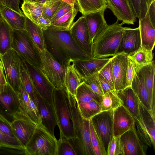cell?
<instances>
[{"mask_svg": "<svg viewBox=\"0 0 155 155\" xmlns=\"http://www.w3.org/2000/svg\"><path fill=\"white\" fill-rule=\"evenodd\" d=\"M43 31L46 49L62 65L66 66L71 61L94 58L78 46L70 29L59 30L50 25Z\"/></svg>", "mask_w": 155, "mask_h": 155, "instance_id": "obj_1", "label": "cell"}, {"mask_svg": "<svg viewBox=\"0 0 155 155\" xmlns=\"http://www.w3.org/2000/svg\"><path fill=\"white\" fill-rule=\"evenodd\" d=\"M119 20L107 26L94 38L92 43V55L94 58H106L117 54L124 27Z\"/></svg>", "mask_w": 155, "mask_h": 155, "instance_id": "obj_2", "label": "cell"}, {"mask_svg": "<svg viewBox=\"0 0 155 155\" xmlns=\"http://www.w3.org/2000/svg\"><path fill=\"white\" fill-rule=\"evenodd\" d=\"M68 92L75 141L81 154L94 155L91 143L90 120L82 117L75 97Z\"/></svg>", "mask_w": 155, "mask_h": 155, "instance_id": "obj_3", "label": "cell"}, {"mask_svg": "<svg viewBox=\"0 0 155 155\" xmlns=\"http://www.w3.org/2000/svg\"><path fill=\"white\" fill-rule=\"evenodd\" d=\"M54 104L60 138H75L71 120L68 91L65 88L54 89Z\"/></svg>", "mask_w": 155, "mask_h": 155, "instance_id": "obj_4", "label": "cell"}, {"mask_svg": "<svg viewBox=\"0 0 155 155\" xmlns=\"http://www.w3.org/2000/svg\"><path fill=\"white\" fill-rule=\"evenodd\" d=\"M12 48L28 64L41 70L42 62L40 52L25 30L12 29Z\"/></svg>", "mask_w": 155, "mask_h": 155, "instance_id": "obj_5", "label": "cell"}, {"mask_svg": "<svg viewBox=\"0 0 155 155\" xmlns=\"http://www.w3.org/2000/svg\"><path fill=\"white\" fill-rule=\"evenodd\" d=\"M58 140L41 124L35 131L25 150L26 155H57Z\"/></svg>", "mask_w": 155, "mask_h": 155, "instance_id": "obj_6", "label": "cell"}, {"mask_svg": "<svg viewBox=\"0 0 155 155\" xmlns=\"http://www.w3.org/2000/svg\"><path fill=\"white\" fill-rule=\"evenodd\" d=\"M42 62L40 70L55 89L65 88L64 79L66 66L59 63L46 49L40 52Z\"/></svg>", "mask_w": 155, "mask_h": 155, "instance_id": "obj_7", "label": "cell"}, {"mask_svg": "<svg viewBox=\"0 0 155 155\" xmlns=\"http://www.w3.org/2000/svg\"><path fill=\"white\" fill-rule=\"evenodd\" d=\"M134 117L139 138L147 146L152 145L155 150V117L140 101L138 115Z\"/></svg>", "mask_w": 155, "mask_h": 155, "instance_id": "obj_8", "label": "cell"}, {"mask_svg": "<svg viewBox=\"0 0 155 155\" xmlns=\"http://www.w3.org/2000/svg\"><path fill=\"white\" fill-rule=\"evenodd\" d=\"M7 83L18 92L21 81V58L17 52L11 48L0 55Z\"/></svg>", "mask_w": 155, "mask_h": 155, "instance_id": "obj_9", "label": "cell"}, {"mask_svg": "<svg viewBox=\"0 0 155 155\" xmlns=\"http://www.w3.org/2000/svg\"><path fill=\"white\" fill-rule=\"evenodd\" d=\"M113 114L114 110H112L100 111L89 120L106 151L113 135Z\"/></svg>", "mask_w": 155, "mask_h": 155, "instance_id": "obj_10", "label": "cell"}, {"mask_svg": "<svg viewBox=\"0 0 155 155\" xmlns=\"http://www.w3.org/2000/svg\"><path fill=\"white\" fill-rule=\"evenodd\" d=\"M27 64L37 93L54 109L53 96L54 88L40 70Z\"/></svg>", "mask_w": 155, "mask_h": 155, "instance_id": "obj_11", "label": "cell"}, {"mask_svg": "<svg viewBox=\"0 0 155 155\" xmlns=\"http://www.w3.org/2000/svg\"><path fill=\"white\" fill-rule=\"evenodd\" d=\"M70 31L72 37L78 46L92 57V44L90 42L89 32L84 15H83L73 23Z\"/></svg>", "mask_w": 155, "mask_h": 155, "instance_id": "obj_12", "label": "cell"}, {"mask_svg": "<svg viewBox=\"0 0 155 155\" xmlns=\"http://www.w3.org/2000/svg\"><path fill=\"white\" fill-rule=\"evenodd\" d=\"M123 155H146L148 146L141 140L135 125L120 136Z\"/></svg>", "mask_w": 155, "mask_h": 155, "instance_id": "obj_13", "label": "cell"}, {"mask_svg": "<svg viewBox=\"0 0 155 155\" xmlns=\"http://www.w3.org/2000/svg\"><path fill=\"white\" fill-rule=\"evenodd\" d=\"M135 125L133 115L122 104L114 110L113 135L120 137Z\"/></svg>", "mask_w": 155, "mask_h": 155, "instance_id": "obj_14", "label": "cell"}, {"mask_svg": "<svg viewBox=\"0 0 155 155\" xmlns=\"http://www.w3.org/2000/svg\"><path fill=\"white\" fill-rule=\"evenodd\" d=\"M114 90L124 89L126 86V73L128 61V55L122 53L113 56L111 60Z\"/></svg>", "mask_w": 155, "mask_h": 155, "instance_id": "obj_15", "label": "cell"}, {"mask_svg": "<svg viewBox=\"0 0 155 155\" xmlns=\"http://www.w3.org/2000/svg\"><path fill=\"white\" fill-rule=\"evenodd\" d=\"M107 8L124 24L134 25L136 22L129 0H107Z\"/></svg>", "mask_w": 155, "mask_h": 155, "instance_id": "obj_16", "label": "cell"}, {"mask_svg": "<svg viewBox=\"0 0 155 155\" xmlns=\"http://www.w3.org/2000/svg\"><path fill=\"white\" fill-rule=\"evenodd\" d=\"M141 41L139 27H127L124 31L117 54L124 53L130 55L141 47Z\"/></svg>", "mask_w": 155, "mask_h": 155, "instance_id": "obj_17", "label": "cell"}, {"mask_svg": "<svg viewBox=\"0 0 155 155\" xmlns=\"http://www.w3.org/2000/svg\"><path fill=\"white\" fill-rule=\"evenodd\" d=\"M18 94L19 107L18 111L37 124L41 121L38 107L25 90L21 80Z\"/></svg>", "mask_w": 155, "mask_h": 155, "instance_id": "obj_18", "label": "cell"}, {"mask_svg": "<svg viewBox=\"0 0 155 155\" xmlns=\"http://www.w3.org/2000/svg\"><path fill=\"white\" fill-rule=\"evenodd\" d=\"M11 123L15 136L25 150L38 124L32 121L23 119L13 118Z\"/></svg>", "mask_w": 155, "mask_h": 155, "instance_id": "obj_19", "label": "cell"}, {"mask_svg": "<svg viewBox=\"0 0 155 155\" xmlns=\"http://www.w3.org/2000/svg\"><path fill=\"white\" fill-rule=\"evenodd\" d=\"M111 60L93 58L71 61L82 78L90 76L99 71Z\"/></svg>", "mask_w": 155, "mask_h": 155, "instance_id": "obj_20", "label": "cell"}, {"mask_svg": "<svg viewBox=\"0 0 155 155\" xmlns=\"http://www.w3.org/2000/svg\"><path fill=\"white\" fill-rule=\"evenodd\" d=\"M37 107L41 119V124L52 136L57 125L54 109L48 105L37 93Z\"/></svg>", "mask_w": 155, "mask_h": 155, "instance_id": "obj_21", "label": "cell"}, {"mask_svg": "<svg viewBox=\"0 0 155 155\" xmlns=\"http://www.w3.org/2000/svg\"><path fill=\"white\" fill-rule=\"evenodd\" d=\"M141 47L146 50L153 51L155 44V26L152 23L148 11L145 16L139 20Z\"/></svg>", "mask_w": 155, "mask_h": 155, "instance_id": "obj_22", "label": "cell"}, {"mask_svg": "<svg viewBox=\"0 0 155 155\" xmlns=\"http://www.w3.org/2000/svg\"><path fill=\"white\" fill-rule=\"evenodd\" d=\"M140 70L141 72L144 84L148 93L151 107V112L153 116L155 117V64L154 61L143 66Z\"/></svg>", "mask_w": 155, "mask_h": 155, "instance_id": "obj_23", "label": "cell"}, {"mask_svg": "<svg viewBox=\"0 0 155 155\" xmlns=\"http://www.w3.org/2000/svg\"><path fill=\"white\" fill-rule=\"evenodd\" d=\"M105 10L103 9L84 15L91 44L95 37L108 25L104 16Z\"/></svg>", "mask_w": 155, "mask_h": 155, "instance_id": "obj_24", "label": "cell"}, {"mask_svg": "<svg viewBox=\"0 0 155 155\" xmlns=\"http://www.w3.org/2000/svg\"><path fill=\"white\" fill-rule=\"evenodd\" d=\"M115 91L122 101V105L134 117H137L139 114L140 101L131 86L127 87L123 90Z\"/></svg>", "mask_w": 155, "mask_h": 155, "instance_id": "obj_25", "label": "cell"}, {"mask_svg": "<svg viewBox=\"0 0 155 155\" xmlns=\"http://www.w3.org/2000/svg\"><path fill=\"white\" fill-rule=\"evenodd\" d=\"M0 104L11 116L18 110L19 102L17 92L8 84L5 90L0 93Z\"/></svg>", "mask_w": 155, "mask_h": 155, "instance_id": "obj_26", "label": "cell"}, {"mask_svg": "<svg viewBox=\"0 0 155 155\" xmlns=\"http://www.w3.org/2000/svg\"><path fill=\"white\" fill-rule=\"evenodd\" d=\"M0 14L13 30L25 29L24 15L18 13L5 5H0Z\"/></svg>", "mask_w": 155, "mask_h": 155, "instance_id": "obj_27", "label": "cell"}, {"mask_svg": "<svg viewBox=\"0 0 155 155\" xmlns=\"http://www.w3.org/2000/svg\"><path fill=\"white\" fill-rule=\"evenodd\" d=\"M131 86L141 103L151 111V107L148 93L140 70L137 71H135Z\"/></svg>", "mask_w": 155, "mask_h": 155, "instance_id": "obj_28", "label": "cell"}, {"mask_svg": "<svg viewBox=\"0 0 155 155\" xmlns=\"http://www.w3.org/2000/svg\"><path fill=\"white\" fill-rule=\"evenodd\" d=\"M82 82V77L70 61L66 65L64 79L65 88L75 97L77 89Z\"/></svg>", "mask_w": 155, "mask_h": 155, "instance_id": "obj_29", "label": "cell"}, {"mask_svg": "<svg viewBox=\"0 0 155 155\" xmlns=\"http://www.w3.org/2000/svg\"><path fill=\"white\" fill-rule=\"evenodd\" d=\"M25 30L40 52L46 49L43 30L26 16Z\"/></svg>", "mask_w": 155, "mask_h": 155, "instance_id": "obj_30", "label": "cell"}, {"mask_svg": "<svg viewBox=\"0 0 155 155\" xmlns=\"http://www.w3.org/2000/svg\"><path fill=\"white\" fill-rule=\"evenodd\" d=\"M12 29L1 16L0 17V55L12 48Z\"/></svg>", "mask_w": 155, "mask_h": 155, "instance_id": "obj_31", "label": "cell"}, {"mask_svg": "<svg viewBox=\"0 0 155 155\" xmlns=\"http://www.w3.org/2000/svg\"><path fill=\"white\" fill-rule=\"evenodd\" d=\"M20 79L31 100L37 107V92L31 77L27 63L21 58Z\"/></svg>", "mask_w": 155, "mask_h": 155, "instance_id": "obj_32", "label": "cell"}, {"mask_svg": "<svg viewBox=\"0 0 155 155\" xmlns=\"http://www.w3.org/2000/svg\"><path fill=\"white\" fill-rule=\"evenodd\" d=\"M152 51L146 50L140 47L134 53L128 56L134 65L135 71L139 70L153 61Z\"/></svg>", "mask_w": 155, "mask_h": 155, "instance_id": "obj_33", "label": "cell"}, {"mask_svg": "<svg viewBox=\"0 0 155 155\" xmlns=\"http://www.w3.org/2000/svg\"><path fill=\"white\" fill-rule=\"evenodd\" d=\"M44 3L33 1L23 2L21 8L25 16L36 24L38 18L41 15Z\"/></svg>", "mask_w": 155, "mask_h": 155, "instance_id": "obj_34", "label": "cell"}, {"mask_svg": "<svg viewBox=\"0 0 155 155\" xmlns=\"http://www.w3.org/2000/svg\"><path fill=\"white\" fill-rule=\"evenodd\" d=\"M77 4L83 15L107 8L105 0H77Z\"/></svg>", "mask_w": 155, "mask_h": 155, "instance_id": "obj_35", "label": "cell"}, {"mask_svg": "<svg viewBox=\"0 0 155 155\" xmlns=\"http://www.w3.org/2000/svg\"><path fill=\"white\" fill-rule=\"evenodd\" d=\"M1 150L25 154V149L18 139L9 136L0 130V150Z\"/></svg>", "mask_w": 155, "mask_h": 155, "instance_id": "obj_36", "label": "cell"}, {"mask_svg": "<svg viewBox=\"0 0 155 155\" xmlns=\"http://www.w3.org/2000/svg\"><path fill=\"white\" fill-rule=\"evenodd\" d=\"M77 102L81 115L86 119L90 120L92 117L101 111V104L96 101L85 102L77 101Z\"/></svg>", "mask_w": 155, "mask_h": 155, "instance_id": "obj_37", "label": "cell"}, {"mask_svg": "<svg viewBox=\"0 0 155 155\" xmlns=\"http://www.w3.org/2000/svg\"><path fill=\"white\" fill-rule=\"evenodd\" d=\"M81 155L75 138H60L58 140L57 155Z\"/></svg>", "mask_w": 155, "mask_h": 155, "instance_id": "obj_38", "label": "cell"}, {"mask_svg": "<svg viewBox=\"0 0 155 155\" xmlns=\"http://www.w3.org/2000/svg\"><path fill=\"white\" fill-rule=\"evenodd\" d=\"M79 11L76 4L71 10L54 22L51 25L54 28L61 30L70 29L75 17Z\"/></svg>", "mask_w": 155, "mask_h": 155, "instance_id": "obj_39", "label": "cell"}, {"mask_svg": "<svg viewBox=\"0 0 155 155\" xmlns=\"http://www.w3.org/2000/svg\"><path fill=\"white\" fill-rule=\"evenodd\" d=\"M122 104V101L116 94L115 90L110 91L102 96L101 111L114 110Z\"/></svg>", "mask_w": 155, "mask_h": 155, "instance_id": "obj_40", "label": "cell"}, {"mask_svg": "<svg viewBox=\"0 0 155 155\" xmlns=\"http://www.w3.org/2000/svg\"><path fill=\"white\" fill-rule=\"evenodd\" d=\"M91 143L94 155H107V151L90 121Z\"/></svg>", "mask_w": 155, "mask_h": 155, "instance_id": "obj_41", "label": "cell"}, {"mask_svg": "<svg viewBox=\"0 0 155 155\" xmlns=\"http://www.w3.org/2000/svg\"><path fill=\"white\" fill-rule=\"evenodd\" d=\"M62 1L61 0H51L44 3L41 15L42 17L50 21Z\"/></svg>", "mask_w": 155, "mask_h": 155, "instance_id": "obj_42", "label": "cell"}, {"mask_svg": "<svg viewBox=\"0 0 155 155\" xmlns=\"http://www.w3.org/2000/svg\"><path fill=\"white\" fill-rule=\"evenodd\" d=\"M137 18L139 20L143 18L148 11L147 0H129Z\"/></svg>", "mask_w": 155, "mask_h": 155, "instance_id": "obj_43", "label": "cell"}, {"mask_svg": "<svg viewBox=\"0 0 155 155\" xmlns=\"http://www.w3.org/2000/svg\"><path fill=\"white\" fill-rule=\"evenodd\" d=\"M85 83L93 91L99 94L103 95L104 93L99 78V72L90 76L82 78Z\"/></svg>", "mask_w": 155, "mask_h": 155, "instance_id": "obj_44", "label": "cell"}, {"mask_svg": "<svg viewBox=\"0 0 155 155\" xmlns=\"http://www.w3.org/2000/svg\"><path fill=\"white\" fill-rule=\"evenodd\" d=\"M107 152V155H123L120 137L111 136Z\"/></svg>", "mask_w": 155, "mask_h": 155, "instance_id": "obj_45", "label": "cell"}, {"mask_svg": "<svg viewBox=\"0 0 155 155\" xmlns=\"http://www.w3.org/2000/svg\"><path fill=\"white\" fill-rule=\"evenodd\" d=\"M99 72L107 80L111 88L114 90V81L111 60Z\"/></svg>", "mask_w": 155, "mask_h": 155, "instance_id": "obj_46", "label": "cell"}, {"mask_svg": "<svg viewBox=\"0 0 155 155\" xmlns=\"http://www.w3.org/2000/svg\"><path fill=\"white\" fill-rule=\"evenodd\" d=\"M75 5L72 6L62 1L59 8L50 20L51 25L55 21L72 10L74 7Z\"/></svg>", "mask_w": 155, "mask_h": 155, "instance_id": "obj_47", "label": "cell"}, {"mask_svg": "<svg viewBox=\"0 0 155 155\" xmlns=\"http://www.w3.org/2000/svg\"><path fill=\"white\" fill-rule=\"evenodd\" d=\"M0 130L9 136L17 138L12 128L11 122L8 120L1 114Z\"/></svg>", "mask_w": 155, "mask_h": 155, "instance_id": "obj_48", "label": "cell"}, {"mask_svg": "<svg viewBox=\"0 0 155 155\" xmlns=\"http://www.w3.org/2000/svg\"><path fill=\"white\" fill-rule=\"evenodd\" d=\"M135 73L134 65L128 58V64L126 73V86H131Z\"/></svg>", "mask_w": 155, "mask_h": 155, "instance_id": "obj_49", "label": "cell"}, {"mask_svg": "<svg viewBox=\"0 0 155 155\" xmlns=\"http://www.w3.org/2000/svg\"><path fill=\"white\" fill-rule=\"evenodd\" d=\"M5 5L21 15H24L19 8L20 0H4Z\"/></svg>", "mask_w": 155, "mask_h": 155, "instance_id": "obj_50", "label": "cell"}, {"mask_svg": "<svg viewBox=\"0 0 155 155\" xmlns=\"http://www.w3.org/2000/svg\"><path fill=\"white\" fill-rule=\"evenodd\" d=\"M7 84L4 69L0 58V93L4 91Z\"/></svg>", "mask_w": 155, "mask_h": 155, "instance_id": "obj_51", "label": "cell"}, {"mask_svg": "<svg viewBox=\"0 0 155 155\" xmlns=\"http://www.w3.org/2000/svg\"><path fill=\"white\" fill-rule=\"evenodd\" d=\"M99 78L104 94L113 90L105 78L99 72Z\"/></svg>", "mask_w": 155, "mask_h": 155, "instance_id": "obj_52", "label": "cell"}, {"mask_svg": "<svg viewBox=\"0 0 155 155\" xmlns=\"http://www.w3.org/2000/svg\"><path fill=\"white\" fill-rule=\"evenodd\" d=\"M36 24L43 30H46L51 25L50 21L44 18L41 15L38 18Z\"/></svg>", "mask_w": 155, "mask_h": 155, "instance_id": "obj_53", "label": "cell"}, {"mask_svg": "<svg viewBox=\"0 0 155 155\" xmlns=\"http://www.w3.org/2000/svg\"><path fill=\"white\" fill-rule=\"evenodd\" d=\"M148 11L151 21L153 25L155 26V0L150 5Z\"/></svg>", "mask_w": 155, "mask_h": 155, "instance_id": "obj_54", "label": "cell"}, {"mask_svg": "<svg viewBox=\"0 0 155 155\" xmlns=\"http://www.w3.org/2000/svg\"><path fill=\"white\" fill-rule=\"evenodd\" d=\"M71 5H74L77 4V0H61Z\"/></svg>", "mask_w": 155, "mask_h": 155, "instance_id": "obj_55", "label": "cell"}, {"mask_svg": "<svg viewBox=\"0 0 155 155\" xmlns=\"http://www.w3.org/2000/svg\"><path fill=\"white\" fill-rule=\"evenodd\" d=\"M154 0H147V8H148Z\"/></svg>", "mask_w": 155, "mask_h": 155, "instance_id": "obj_56", "label": "cell"}, {"mask_svg": "<svg viewBox=\"0 0 155 155\" xmlns=\"http://www.w3.org/2000/svg\"><path fill=\"white\" fill-rule=\"evenodd\" d=\"M25 0L37 2H39L40 3V0H23V2L24 1H25Z\"/></svg>", "mask_w": 155, "mask_h": 155, "instance_id": "obj_57", "label": "cell"}, {"mask_svg": "<svg viewBox=\"0 0 155 155\" xmlns=\"http://www.w3.org/2000/svg\"><path fill=\"white\" fill-rule=\"evenodd\" d=\"M50 0H46V2H47V1H49Z\"/></svg>", "mask_w": 155, "mask_h": 155, "instance_id": "obj_58", "label": "cell"}, {"mask_svg": "<svg viewBox=\"0 0 155 155\" xmlns=\"http://www.w3.org/2000/svg\"><path fill=\"white\" fill-rule=\"evenodd\" d=\"M105 1H106V3H107V0H105Z\"/></svg>", "mask_w": 155, "mask_h": 155, "instance_id": "obj_59", "label": "cell"}, {"mask_svg": "<svg viewBox=\"0 0 155 155\" xmlns=\"http://www.w3.org/2000/svg\"><path fill=\"white\" fill-rule=\"evenodd\" d=\"M1 15H0V17H1Z\"/></svg>", "mask_w": 155, "mask_h": 155, "instance_id": "obj_60", "label": "cell"}]
</instances>
